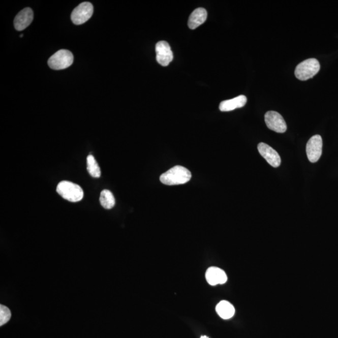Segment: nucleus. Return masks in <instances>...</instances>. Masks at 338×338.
<instances>
[{
  "instance_id": "nucleus-1",
  "label": "nucleus",
  "mask_w": 338,
  "mask_h": 338,
  "mask_svg": "<svg viewBox=\"0 0 338 338\" xmlns=\"http://www.w3.org/2000/svg\"><path fill=\"white\" fill-rule=\"evenodd\" d=\"M191 172L182 166L172 167L161 175L160 180L165 185L175 186L185 185L191 180Z\"/></svg>"
},
{
  "instance_id": "nucleus-2",
  "label": "nucleus",
  "mask_w": 338,
  "mask_h": 338,
  "mask_svg": "<svg viewBox=\"0 0 338 338\" xmlns=\"http://www.w3.org/2000/svg\"><path fill=\"white\" fill-rule=\"evenodd\" d=\"M56 192L64 199L70 202H77L83 198V189L80 186L69 181H62L56 187Z\"/></svg>"
},
{
  "instance_id": "nucleus-3",
  "label": "nucleus",
  "mask_w": 338,
  "mask_h": 338,
  "mask_svg": "<svg viewBox=\"0 0 338 338\" xmlns=\"http://www.w3.org/2000/svg\"><path fill=\"white\" fill-rule=\"evenodd\" d=\"M320 70V62L316 58H309L297 65L295 74L297 79L307 80L315 76Z\"/></svg>"
},
{
  "instance_id": "nucleus-4",
  "label": "nucleus",
  "mask_w": 338,
  "mask_h": 338,
  "mask_svg": "<svg viewBox=\"0 0 338 338\" xmlns=\"http://www.w3.org/2000/svg\"><path fill=\"white\" fill-rule=\"evenodd\" d=\"M74 62V55L71 51L60 50L54 54L48 59V64L51 69L59 70L66 69L72 66Z\"/></svg>"
},
{
  "instance_id": "nucleus-5",
  "label": "nucleus",
  "mask_w": 338,
  "mask_h": 338,
  "mask_svg": "<svg viewBox=\"0 0 338 338\" xmlns=\"http://www.w3.org/2000/svg\"><path fill=\"white\" fill-rule=\"evenodd\" d=\"M94 7L90 2H83L73 10L71 15L72 22L79 25L85 23L91 17Z\"/></svg>"
},
{
  "instance_id": "nucleus-6",
  "label": "nucleus",
  "mask_w": 338,
  "mask_h": 338,
  "mask_svg": "<svg viewBox=\"0 0 338 338\" xmlns=\"http://www.w3.org/2000/svg\"><path fill=\"white\" fill-rule=\"evenodd\" d=\"M265 122L270 130L277 133H285L287 130L285 119L280 113L275 111H269L264 116Z\"/></svg>"
},
{
  "instance_id": "nucleus-7",
  "label": "nucleus",
  "mask_w": 338,
  "mask_h": 338,
  "mask_svg": "<svg viewBox=\"0 0 338 338\" xmlns=\"http://www.w3.org/2000/svg\"><path fill=\"white\" fill-rule=\"evenodd\" d=\"M323 148V140L320 135H314L308 142L306 153L308 159L312 163H315L320 159Z\"/></svg>"
},
{
  "instance_id": "nucleus-8",
  "label": "nucleus",
  "mask_w": 338,
  "mask_h": 338,
  "mask_svg": "<svg viewBox=\"0 0 338 338\" xmlns=\"http://www.w3.org/2000/svg\"><path fill=\"white\" fill-rule=\"evenodd\" d=\"M156 51L157 61L162 66H168L174 58L171 48L169 43L166 41H161L157 43Z\"/></svg>"
},
{
  "instance_id": "nucleus-9",
  "label": "nucleus",
  "mask_w": 338,
  "mask_h": 338,
  "mask_svg": "<svg viewBox=\"0 0 338 338\" xmlns=\"http://www.w3.org/2000/svg\"><path fill=\"white\" fill-rule=\"evenodd\" d=\"M259 153L266 159L268 164L273 167H278L281 163V158L274 148L265 143H260L258 146Z\"/></svg>"
},
{
  "instance_id": "nucleus-10",
  "label": "nucleus",
  "mask_w": 338,
  "mask_h": 338,
  "mask_svg": "<svg viewBox=\"0 0 338 338\" xmlns=\"http://www.w3.org/2000/svg\"><path fill=\"white\" fill-rule=\"evenodd\" d=\"M33 20V11L30 8H26L16 16L14 20L15 28L18 31H22L30 25Z\"/></svg>"
},
{
  "instance_id": "nucleus-11",
  "label": "nucleus",
  "mask_w": 338,
  "mask_h": 338,
  "mask_svg": "<svg viewBox=\"0 0 338 338\" xmlns=\"http://www.w3.org/2000/svg\"><path fill=\"white\" fill-rule=\"evenodd\" d=\"M207 283L211 286L223 285L228 281V276L223 269L219 267H211L205 273Z\"/></svg>"
},
{
  "instance_id": "nucleus-12",
  "label": "nucleus",
  "mask_w": 338,
  "mask_h": 338,
  "mask_svg": "<svg viewBox=\"0 0 338 338\" xmlns=\"http://www.w3.org/2000/svg\"><path fill=\"white\" fill-rule=\"evenodd\" d=\"M247 102V98L244 96H239L235 98L223 101L220 105L222 112H229L239 108L244 107Z\"/></svg>"
},
{
  "instance_id": "nucleus-13",
  "label": "nucleus",
  "mask_w": 338,
  "mask_h": 338,
  "mask_svg": "<svg viewBox=\"0 0 338 338\" xmlns=\"http://www.w3.org/2000/svg\"><path fill=\"white\" fill-rule=\"evenodd\" d=\"M207 12L203 8H198L191 13L188 21V26L192 29H196L206 20Z\"/></svg>"
},
{
  "instance_id": "nucleus-14",
  "label": "nucleus",
  "mask_w": 338,
  "mask_h": 338,
  "mask_svg": "<svg viewBox=\"0 0 338 338\" xmlns=\"http://www.w3.org/2000/svg\"><path fill=\"white\" fill-rule=\"evenodd\" d=\"M216 312L224 320H229L233 317L235 308L231 303L227 301H222L216 308Z\"/></svg>"
},
{
  "instance_id": "nucleus-15",
  "label": "nucleus",
  "mask_w": 338,
  "mask_h": 338,
  "mask_svg": "<svg viewBox=\"0 0 338 338\" xmlns=\"http://www.w3.org/2000/svg\"><path fill=\"white\" fill-rule=\"evenodd\" d=\"M100 202L103 207L106 209H112L115 204L114 196L111 192L105 189L101 192L100 196Z\"/></svg>"
},
{
  "instance_id": "nucleus-16",
  "label": "nucleus",
  "mask_w": 338,
  "mask_h": 338,
  "mask_svg": "<svg viewBox=\"0 0 338 338\" xmlns=\"http://www.w3.org/2000/svg\"><path fill=\"white\" fill-rule=\"evenodd\" d=\"M87 170L89 174L94 178H99L101 175V168L93 155H89L86 158Z\"/></svg>"
},
{
  "instance_id": "nucleus-17",
  "label": "nucleus",
  "mask_w": 338,
  "mask_h": 338,
  "mask_svg": "<svg viewBox=\"0 0 338 338\" xmlns=\"http://www.w3.org/2000/svg\"><path fill=\"white\" fill-rule=\"evenodd\" d=\"M12 314L10 311L4 305H0V326H2L6 324L10 320Z\"/></svg>"
},
{
  "instance_id": "nucleus-18",
  "label": "nucleus",
  "mask_w": 338,
  "mask_h": 338,
  "mask_svg": "<svg viewBox=\"0 0 338 338\" xmlns=\"http://www.w3.org/2000/svg\"><path fill=\"white\" fill-rule=\"evenodd\" d=\"M201 338H209V337H208L206 336H201Z\"/></svg>"
},
{
  "instance_id": "nucleus-19",
  "label": "nucleus",
  "mask_w": 338,
  "mask_h": 338,
  "mask_svg": "<svg viewBox=\"0 0 338 338\" xmlns=\"http://www.w3.org/2000/svg\"><path fill=\"white\" fill-rule=\"evenodd\" d=\"M23 37V35H20V37Z\"/></svg>"
}]
</instances>
